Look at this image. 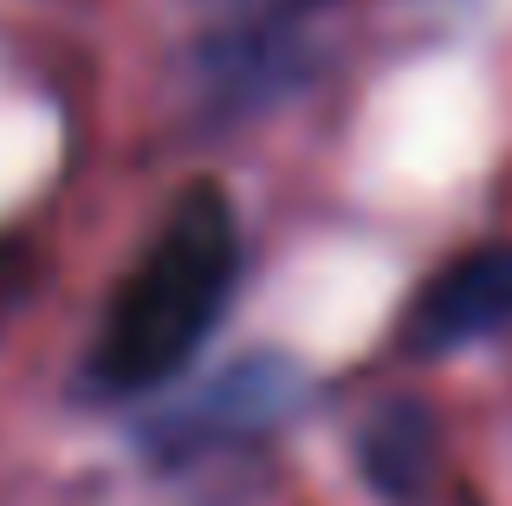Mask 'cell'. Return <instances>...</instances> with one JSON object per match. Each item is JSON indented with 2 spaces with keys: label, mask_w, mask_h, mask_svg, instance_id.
Masks as SVG:
<instances>
[{
  "label": "cell",
  "mask_w": 512,
  "mask_h": 506,
  "mask_svg": "<svg viewBox=\"0 0 512 506\" xmlns=\"http://www.w3.org/2000/svg\"><path fill=\"white\" fill-rule=\"evenodd\" d=\"M234 20H292V13H305L312 0H221Z\"/></svg>",
  "instance_id": "obj_5"
},
{
  "label": "cell",
  "mask_w": 512,
  "mask_h": 506,
  "mask_svg": "<svg viewBox=\"0 0 512 506\" xmlns=\"http://www.w3.org/2000/svg\"><path fill=\"white\" fill-rule=\"evenodd\" d=\"M299 403H305V370L292 364V357H279V351L240 357V364L221 370L163 435L182 442V448H195V442H253V435H273L279 422H292Z\"/></svg>",
  "instance_id": "obj_3"
},
{
  "label": "cell",
  "mask_w": 512,
  "mask_h": 506,
  "mask_svg": "<svg viewBox=\"0 0 512 506\" xmlns=\"http://www.w3.org/2000/svg\"><path fill=\"white\" fill-rule=\"evenodd\" d=\"M500 331H512V241L474 247L454 266H441L422 286L402 338H409L415 357H448L500 338Z\"/></svg>",
  "instance_id": "obj_2"
},
{
  "label": "cell",
  "mask_w": 512,
  "mask_h": 506,
  "mask_svg": "<svg viewBox=\"0 0 512 506\" xmlns=\"http://www.w3.org/2000/svg\"><path fill=\"white\" fill-rule=\"evenodd\" d=\"M234 279H240V215L214 182H195L156 228L150 253L117 286L98 357H91L98 390L143 396L182 377L188 357L208 344V331L234 305Z\"/></svg>",
  "instance_id": "obj_1"
},
{
  "label": "cell",
  "mask_w": 512,
  "mask_h": 506,
  "mask_svg": "<svg viewBox=\"0 0 512 506\" xmlns=\"http://www.w3.org/2000/svg\"><path fill=\"white\" fill-rule=\"evenodd\" d=\"M357 461H363V481L389 500H422V487L435 481L441 468V429L422 403L396 396L383 403L357 435Z\"/></svg>",
  "instance_id": "obj_4"
}]
</instances>
